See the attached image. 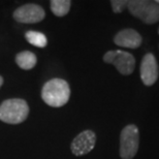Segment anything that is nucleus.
Listing matches in <instances>:
<instances>
[{"label": "nucleus", "instance_id": "nucleus-8", "mask_svg": "<svg viewBox=\"0 0 159 159\" xmlns=\"http://www.w3.org/2000/svg\"><path fill=\"white\" fill-rule=\"evenodd\" d=\"M96 144V134L93 130L87 129L75 136L71 142L70 150L75 156H84L93 150Z\"/></svg>", "mask_w": 159, "mask_h": 159}, {"label": "nucleus", "instance_id": "nucleus-2", "mask_svg": "<svg viewBox=\"0 0 159 159\" xmlns=\"http://www.w3.org/2000/svg\"><path fill=\"white\" fill-rule=\"evenodd\" d=\"M29 115V107L24 99L11 98L0 106V120L7 124H20Z\"/></svg>", "mask_w": 159, "mask_h": 159}, {"label": "nucleus", "instance_id": "nucleus-6", "mask_svg": "<svg viewBox=\"0 0 159 159\" xmlns=\"http://www.w3.org/2000/svg\"><path fill=\"white\" fill-rule=\"evenodd\" d=\"M139 75L143 84L151 87L157 82L159 75V65L154 54L147 53L143 57L139 67Z\"/></svg>", "mask_w": 159, "mask_h": 159}, {"label": "nucleus", "instance_id": "nucleus-9", "mask_svg": "<svg viewBox=\"0 0 159 159\" xmlns=\"http://www.w3.org/2000/svg\"><path fill=\"white\" fill-rule=\"evenodd\" d=\"M114 43L122 48L138 49L143 43V37L138 31L132 28H125L120 30L114 36Z\"/></svg>", "mask_w": 159, "mask_h": 159}, {"label": "nucleus", "instance_id": "nucleus-13", "mask_svg": "<svg viewBox=\"0 0 159 159\" xmlns=\"http://www.w3.org/2000/svg\"><path fill=\"white\" fill-rule=\"evenodd\" d=\"M128 1L127 0H112L111 1V5H112V9L115 14H121L125 7H127Z\"/></svg>", "mask_w": 159, "mask_h": 159}, {"label": "nucleus", "instance_id": "nucleus-1", "mask_svg": "<svg viewBox=\"0 0 159 159\" xmlns=\"http://www.w3.org/2000/svg\"><path fill=\"white\" fill-rule=\"evenodd\" d=\"M70 97V87L63 79H52L43 85L41 98L48 106L61 107L68 102Z\"/></svg>", "mask_w": 159, "mask_h": 159}, {"label": "nucleus", "instance_id": "nucleus-5", "mask_svg": "<svg viewBox=\"0 0 159 159\" xmlns=\"http://www.w3.org/2000/svg\"><path fill=\"white\" fill-rule=\"evenodd\" d=\"M103 61L112 64L122 75H129L134 71L135 58L132 54L121 50L107 51L103 55Z\"/></svg>", "mask_w": 159, "mask_h": 159}, {"label": "nucleus", "instance_id": "nucleus-12", "mask_svg": "<svg viewBox=\"0 0 159 159\" xmlns=\"http://www.w3.org/2000/svg\"><path fill=\"white\" fill-rule=\"evenodd\" d=\"M27 41L34 47L37 48H44L48 44V39L43 33L39 32V31H27L25 33Z\"/></svg>", "mask_w": 159, "mask_h": 159}, {"label": "nucleus", "instance_id": "nucleus-10", "mask_svg": "<svg viewBox=\"0 0 159 159\" xmlns=\"http://www.w3.org/2000/svg\"><path fill=\"white\" fill-rule=\"evenodd\" d=\"M37 58L35 54L30 51H23L16 56V63L24 70H30L36 65Z\"/></svg>", "mask_w": 159, "mask_h": 159}, {"label": "nucleus", "instance_id": "nucleus-7", "mask_svg": "<svg viewBox=\"0 0 159 159\" xmlns=\"http://www.w3.org/2000/svg\"><path fill=\"white\" fill-rule=\"evenodd\" d=\"M46 17V11L39 4L28 3L18 7L14 11L15 20L19 23L34 24L43 21Z\"/></svg>", "mask_w": 159, "mask_h": 159}, {"label": "nucleus", "instance_id": "nucleus-16", "mask_svg": "<svg viewBox=\"0 0 159 159\" xmlns=\"http://www.w3.org/2000/svg\"><path fill=\"white\" fill-rule=\"evenodd\" d=\"M158 34H159V28H158Z\"/></svg>", "mask_w": 159, "mask_h": 159}, {"label": "nucleus", "instance_id": "nucleus-14", "mask_svg": "<svg viewBox=\"0 0 159 159\" xmlns=\"http://www.w3.org/2000/svg\"><path fill=\"white\" fill-rule=\"evenodd\" d=\"M3 85V78L0 75V88H1V86Z\"/></svg>", "mask_w": 159, "mask_h": 159}, {"label": "nucleus", "instance_id": "nucleus-4", "mask_svg": "<svg viewBox=\"0 0 159 159\" xmlns=\"http://www.w3.org/2000/svg\"><path fill=\"white\" fill-rule=\"evenodd\" d=\"M139 148V129L134 124L126 125L120 133L119 154L122 159H133Z\"/></svg>", "mask_w": 159, "mask_h": 159}, {"label": "nucleus", "instance_id": "nucleus-3", "mask_svg": "<svg viewBox=\"0 0 159 159\" xmlns=\"http://www.w3.org/2000/svg\"><path fill=\"white\" fill-rule=\"evenodd\" d=\"M127 8L130 15L148 25L156 24L159 21V4L152 0H131Z\"/></svg>", "mask_w": 159, "mask_h": 159}, {"label": "nucleus", "instance_id": "nucleus-15", "mask_svg": "<svg viewBox=\"0 0 159 159\" xmlns=\"http://www.w3.org/2000/svg\"><path fill=\"white\" fill-rule=\"evenodd\" d=\"M157 3H158V4H159V0H157V1H156Z\"/></svg>", "mask_w": 159, "mask_h": 159}, {"label": "nucleus", "instance_id": "nucleus-11", "mask_svg": "<svg viewBox=\"0 0 159 159\" xmlns=\"http://www.w3.org/2000/svg\"><path fill=\"white\" fill-rule=\"evenodd\" d=\"M51 11L57 17H64L69 12L71 6L70 0H52L50 2Z\"/></svg>", "mask_w": 159, "mask_h": 159}]
</instances>
